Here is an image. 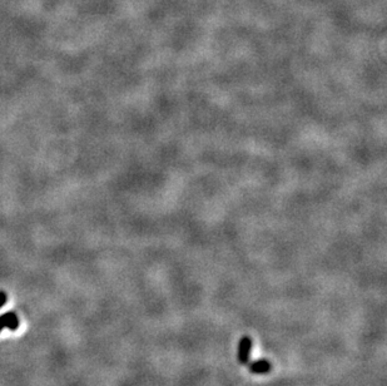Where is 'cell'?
<instances>
[{
    "label": "cell",
    "instance_id": "277c9868",
    "mask_svg": "<svg viewBox=\"0 0 387 386\" xmlns=\"http://www.w3.org/2000/svg\"><path fill=\"white\" fill-rule=\"evenodd\" d=\"M7 301H8L7 294H5V292H3V291H0V308H2L3 306L5 305V303H7Z\"/></svg>",
    "mask_w": 387,
    "mask_h": 386
},
{
    "label": "cell",
    "instance_id": "3957f363",
    "mask_svg": "<svg viewBox=\"0 0 387 386\" xmlns=\"http://www.w3.org/2000/svg\"><path fill=\"white\" fill-rule=\"evenodd\" d=\"M271 364L267 360H258V361H253L249 364V371L252 374H256V375H263V374H267L269 370H271Z\"/></svg>",
    "mask_w": 387,
    "mask_h": 386
},
{
    "label": "cell",
    "instance_id": "6da1fadb",
    "mask_svg": "<svg viewBox=\"0 0 387 386\" xmlns=\"http://www.w3.org/2000/svg\"><path fill=\"white\" fill-rule=\"evenodd\" d=\"M251 350H252V340L251 337L244 336L242 337L240 345H238V361L241 364L247 365L249 362V357H251Z\"/></svg>",
    "mask_w": 387,
    "mask_h": 386
},
{
    "label": "cell",
    "instance_id": "7a4b0ae2",
    "mask_svg": "<svg viewBox=\"0 0 387 386\" xmlns=\"http://www.w3.org/2000/svg\"><path fill=\"white\" fill-rule=\"evenodd\" d=\"M19 327V317L15 312L10 311L0 316V331L3 329H9L14 331Z\"/></svg>",
    "mask_w": 387,
    "mask_h": 386
}]
</instances>
